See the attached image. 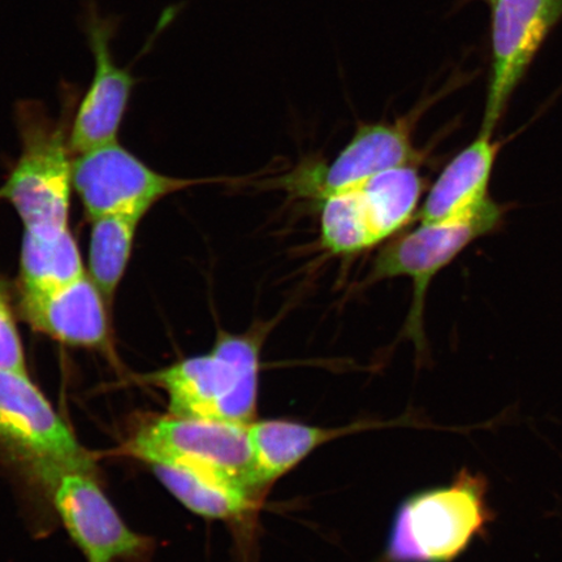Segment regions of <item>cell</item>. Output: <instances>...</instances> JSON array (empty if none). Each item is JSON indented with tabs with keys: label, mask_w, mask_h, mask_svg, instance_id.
Listing matches in <instances>:
<instances>
[{
	"label": "cell",
	"mask_w": 562,
	"mask_h": 562,
	"mask_svg": "<svg viewBox=\"0 0 562 562\" xmlns=\"http://www.w3.org/2000/svg\"><path fill=\"white\" fill-rule=\"evenodd\" d=\"M265 326L245 334L221 331L213 348L144 376L168 396L176 417L250 425L256 420Z\"/></svg>",
	"instance_id": "6da1fadb"
},
{
	"label": "cell",
	"mask_w": 562,
	"mask_h": 562,
	"mask_svg": "<svg viewBox=\"0 0 562 562\" xmlns=\"http://www.w3.org/2000/svg\"><path fill=\"white\" fill-rule=\"evenodd\" d=\"M495 513L488 481L461 470L445 487L419 492L398 508L386 546L391 562H452L486 536Z\"/></svg>",
	"instance_id": "7a4b0ae2"
},
{
	"label": "cell",
	"mask_w": 562,
	"mask_h": 562,
	"mask_svg": "<svg viewBox=\"0 0 562 562\" xmlns=\"http://www.w3.org/2000/svg\"><path fill=\"white\" fill-rule=\"evenodd\" d=\"M18 119L23 138L18 164L0 187V200L10 203L24 231L56 236L69 229L74 192V154L61 125H54L42 105L21 102Z\"/></svg>",
	"instance_id": "3957f363"
},
{
	"label": "cell",
	"mask_w": 562,
	"mask_h": 562,
	"mask_svg": "<svg viewBox=\"0 0 562 562\" xmlns=\"http://www.w3.org/2000/svg\"><path fill=\"white\" fill-rule=\"evenodd\" d=\"M507 211L508 207L490 200L474 213L457 220L420 223L378 252L367 283L395 278L412 280L413 299L405 328L418 348L425 346L424 315L432 280L469 245L501 228Z\"/></svg>",
	"instance_id": "277c9868"
},
{
	"label": "cell",
	"mask_w": 562,
	"mask_h": 562,
	"mask_svg": "<svg viewBox=\"0 0 562 562\" xmlns=\"http://www.w3.org/2000/svg\"><path fill=\"white\" fill-rule=\"evenodd\" d=\"M122 452L147 465L213 470L263 491L258 481L249 425L232 422L154 417L126 440Z\"/></svg>",
	"instance_id": "5b68a950"
},
{
	"label": "cell",
	"mask_w": 562,
	"mask_h": 562,
	"mask_svg": "<svg viewBox=\"0 0 562 562\" xmlns=\"http://www.w3.org/2000/svg\"><path fill=\"white\" fill-rule=\"evenodd\" d=\"M562 21V0L491 3L490 72L482 133L494 135L512 97Z\"/></svg>",
	"instance_id": "8992f818"
},
{
	"label": "cell",
	"mask_w": 562,
	"mask_h": 562,
	"mask_svg": "<svg viewBox=\"0 0 562 562\" xmlns=\"http://www.w3.org/2000/svg\"><path fill=\"white\" fill-rule=\"evenodd\" d=\"M0 445L31 473L47 467L95 472L93 457L24 372L0 369Z\"/></svg>",
	"instance_id": "52a82bcc"
},
{
	"label": "cell",
	"mask_w": 562,
	"mask_h": 562,
	"mask_svg": "<svg viewBox=\"0 0 562 562\" xmlns=\"http://www.w3.org/2000/svg\"><path fill=\"white\" fill-rule=\"evenodd\" d=\"M32 475L45 490L87 562H116L145 550L146 540L124 524L94 474L47 467Z\"/></svg>",
	"instance_id": "ba28073f"
},
{
	"label": "cell",
	"mask_w": 562,
	"mask_h": 562,
	"mask_svg": "<svg viewBox=\"0 0 562 562\" xmlns=\"http://www.w3.org/2000/svg\"><path fill=\"white\" fill-rule=\"evenodd\" d=\"M195 184L199 181L153 170L117 140L74 159V191L89 221L119 214L145 216L160 200Z\"/></svg>",
	"instance_id": "9c48e42d"
},
{
	"label": "cell",
	"mask_w": 562,
	"mask_h": 562,
	"mask_svg": "<svg viewBox=\"0 0 562 562\" xmlns=\"http://www.w3.org/2000/svg\"><path fill=\"white\" fill-rule=\"evenodd\" d=\"M119 25L121 19L103 16L95 0H88L81 26L93 54L94 75L77 105L68 135L69 149L75 156L115 143L128 110L137 79L131 67L119 66L112 52Z\"/></svg>",
	"instance_id": "30bf717a"
},
{
	"label": "cell",
	"mask_w": 562,
	"mask_h": 562,
	"mask_svg": "<svg viewBox=\"0 0 562 562\" xmlns=\"http://www.w3.org/2000/svg\"><path fill=\"white\" fill-rule=\"evenodd\" d=\"M411 136L407 119L397 123L362 124L333 164L301 168L286 178L285 187L323 201L385 171L417 166L418 151Z\"/></svg>",
	"instance_id": "8fae6325"
},
{
	"label": "cell",
	"mask_w": 562,
	"mask_h": 562,
	"mask_svg": "<svg viewBox=\"0 0 562 562\" xmlns=\"http://www.w3.org/2000/svg\"><path fill=\"white\" fill-rule=\"evenodd\" d=\"M109 306L88 273L52 293L20 294L18 302L20 318L33 331L65 346L104 355L112 349Z\"/></svg>",
	"instance_id": "7c38bea8"
},
{
	"label": "cell",
	"mask_w": 562,
	"mask_h": 562,
	"mask_svg": "<svg viewBox=\"0 0 562 562\" xmlns=\"http://www.w3.org/2000/svg\"><path fill=\"white\" fill-rule=\"evenodd\" d=\"M501 140L480 135L457 154L441 171L418 211L420 223L457 220L474 213L492 200L490 184Z\"/></svg>",
	"instance_id": "4fadbf2b"
},
{
	"label": "cell",
	"mask_w": 562,
	"mask_h": 562,
	"mask_svg": "<svg viewBox=\"0 0 562 562\" xmlns=\"http://www.w3.org/2000/svg\"><path fill=\"white\" fill-rule=\"evenodd\" d=\"M158 481L195 515L210 519H236L256 510L262 491L237 477L213 470L150 465Z\"/></svg>",
	"instance_id": "5bb4252c"
},
{
	"label": "cell",
	"mask_w": 562,
	"mask_h": 562,
	"mask_svg": "<svg viewBox=\"0 0 562 562\" xmlns=\"http://www.w3.org/2000/svg\"><path fill=\"white\" fill-rule=\"evenodd\" d=\"M357 431V426L323 428L285 419L252 420L249 435L259 483L279 480L327 441Z\"/></svg>",
	"instance_id": "9a60e30c"
},
{
	"label": "cell",
	"mask_w": 562,
	"mask_h": 562,
	"mask_svg": "<svg viewBox=\"0 0 562 562\" xmlns=\"http://www.w3.org/2000/svg\"><path fill=\"white\" fill-rule=\"evenodd\" d=\"M416 167L395 168L353 187L379 244L395 236L417 215L424 180Z\"/></svg>",
	"instance_id": "2e32d148"
},
{
	"label": "cell",
	"mask_w": 562,
	"mask_h": 562,
	"mask_svg": "<svg viewBox=\"0 0 562 562\" xmlns=\"http://www.w3.org/2000/svg\"><path fill=\"white\" fill-rule=\"evenodd\" d=\"M79 245L70 231L50 237L24 231L19 263V293H52L86 277Z\"/></svg>",
	"instance_id": "e0dca14e"
},
{
	"label": "cell",
	"mask_w": 562,
	"mask_h": 562,
	"mask_svg": "<svg viewBox=\"0 0 562 562\" xmlns=\"http://www.w3.org/2000/svg\"><path fill=\"white\" fill-rule=\"evenodd\" d=\"M143 217L119 214L91 221L88 276L100 288L110 305L128 269L137 229Z\"/></svg>",
	"instance_id": "ac0fdd59"
},
{
	"label": "cell",
	"mask_w": 562,
	"mask_h": 562,
	"mask_svg": "<svg viewBox=\"0 0 562 562\" xmlns=\"http://www.w3.org/2000/svg\"><path fill=\"white\" fill-rule=\"evenodd\" d=\"M321 241L334 256H353L379 244L353 188L322 201Z\"/></svg>",
	"instance_id": "d6986e66"
},
{
	"label": "cell",
	"mask_w": 562,
	"mask_h": 562,
	"mask_svg": "<svg viewBox=\"0 0 562 562\" xmlns=\"http://www.w3.org/2000/svg\"><path fill=\"white\" fill-rule=\"evenodd\" d=\"M0 369L27 374L23 340H21L15 313L12 311L9 292L2 278H0Z\"/></svg>",
	"instance_id": "ffe728a7"
},
{
	"label": "cell",
	"mask_w": 562,
	"mask_h": 562,
	"mask_svg": "<svg viewBox=\"0 0 562 562\" xmlns=\"http://www.w3.org/2000/svg\"><path fill=\"white\" fill-rule=\"evenodd\" d=\"M482 2H487L488 4L494 3L495 0H482Z\"/></svg>",
	"instance_id": "44dd1931"
}]
</instances>
